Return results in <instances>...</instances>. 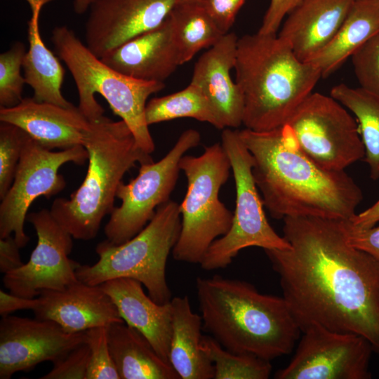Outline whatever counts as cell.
Wrapping results in <instances>:
<instances>
[{
    "label": "cell",
    "instance_id": "28",
    "mask_svg": "<svg viewBox=\"0 0 379 379\" xmlns=\"http://www.w3.org/2000/svg\"><path fill=\"white\" fill-rule=\"evenodd\" d=\"M331 96L355 117L364 147V160L372 180L379 178V98L361 88L345 84L334 86Z\"/></svg>",
    "mask_w": 379,
    "mask_h": 379
},
{
    "label": "cell",
    "instance_id": "18",
    "mask_svg": "<svg viewBox=\"0 0 379 379\" xmlns=\"http://www.w3.org/2000/svg\"><path fill=\"white\" fill-rule=\"evenodd\" d=\"M38 298L35 317L53 321L69 333L124 321L100 285L79 280L62 290L44 291Z\"/></svg>",
    "mask_w": 379,
    "mask_h": 379
},
{
    "label": "cell",
    "instance_id": "20",
    "mask_svg": "<svg viewBox=\"0 0 379 379\" xmlns=\"http://www.w3.org/2000/svg\"><path fill=\"white\" fill-rule=\"evenodd\" d=\"M129 77L163 82L181 64L168 17L157 27L120 45L100 58Z\"/></svg>",
    "mask_w": 379,
    "mask_h": 379
},
{
    "label": "cell",
    "instance_id": "8",
    "mask_svg": "<svg viewBox=\"0 0 379 379\" xmlns=\"http://www.w3.org/2000/svg\"><path fill=\"white\" fill-rule=\"evenodd\" d=\"M187 187L180 204L181 230L173 251L175 260L201 264L211 244L230 229L233 212L219 199L230 177L231 164L220 142L205 147L199 156L180 161Z\"/></svg>",
    "mask_w": 379,
    "mask_h": 379
},
{
    "label": "cell",
    "instance_id": "42",
    "mask_svg": "<svg viewBox=\"0 0 379 379\" xmlns=\"http://www.w3.org/2000/svg\"><path fill=\"white\" fill-rule=\"evenodd\" d=\"M95 0H74V11L77 14L84 13Z\"/></svg>",
    "mask_w": 379,
    "mask_h": 379
},
{
    "label": "cell",
    "instance_id": "23",
    "mask_svg": "<svg viewBox=\"0 0 379 379\" xmlns=\"http://www.w3.org/2000/svg\"><path fill=\"white\" fill-rule=\"evenodd\" d=\"M170 302V364L180 379H214L213 364L201 348V316L193 312L187 295L174 297Z\"/></svg>",
    "mask_w": 379,
    "mask_h": 379
},
{
    "label": "cell",
    "instance_id": "40",
    "mask_svg": "<svg viewBox=\"0 0 379 379\" xmlns=\"http://www.w3.org/2000/svg\"><path fill=\"white\" fill-rule=\"evenodd\" d=\"M39 303V298H27L0 290V315L4 317L12 312L23 310H35Z\"/></svg>",
    "mask_w": 379,
    "mask_h": 379
},
{
    "label": "cell",
    "instance_id": "33",
    "mask_svg": "<svg viewBox=\"0 0 379 379\" xmlns=\"http://www.w3.org/2000/svg\"><path fill=\"white\" fill-rule=\"evenodd\" d=\"M90 360L86 379H120L112 359L107 335V326L86 330Z\"/></svg>",
    "mask_w": 379,
    "mask_h": 379
},
{
    "label": "cell",
    "instance_id": "25",
    "mask_svg": "<svg viewBox=\"0 0 379 379\" xmlns=\"http://www.w3.org/2000/svg\"><path fill=\"white\" fill-rule=\"evenodd\" d=\"M378 32L379 0H354L333 39L307 62L326 77Z\"/></svg>",
    "mask_w": 379,
    "mask_h": 379
},
{
    "label": "cell",
    "instance_id": "43",
    "mask_svg": "<svg viewBox=\"0 0 379 379\" xmlns=\"http://www.w3.org/2000/svg\"><path fill=\"white\" fill-rule=\"evenodd\" d=\"M53 0H26L30 6L32 13L40 12L44 5L52 1Z\"/></svg>",
    "mask_w": 379,
    "mask_h": 379
},
{
    "label": "cell",
    "instance_id": "4",
    "mask_svg": "<svg viewBox=\"0 0 379 379\" xmlns=\"http://www.w3.org/2000/svg\"><path fill=\"white\" fill-rule=\"evenodd\" d=\"M234 69L244 96L243 124L255 131L284 125L322 77L276 34L258 32L238 39Z\"/></svg>",
    "mask_w": 379,
    "mask_h": 379
},
{
    "label": "cell",
    "instance_id": "12",
    "mask_svg": "<svg viewBox=\"0 0 379 379\" xmlns=\"http://www.w3.org/2000/svg\"><path fill=\"white\" fill-rule=\"evenodd\" d=\"M83 145L52 151L47 149L28 134L22 150L13 183L0 204V238L12 235L20 248L29 237L24 230L27 211L39 197L47 199L60 192L66 185L59 174L65 164L82 165L88 161Z\"/></svg>",
    "mask_w": 379,
    "mask_h": 379
},
{
    "label": "cell",
    "instance_id": "17",
    "mask_svg": "<svg viewBox=\"0 0 379 379\" xmlns=\"http://www.w3.org/2000/svg\"><path fill=\"white\" fill-rule=\"evenodd\" d=\"M238 37L227 33L195 63L191 84L199 88L208 100L220 129L238 128L243 124L244 96L232 78Z\"/></svg>",
    "mask_w": 379,
    "mask_h": 379
},
{
    "label": "cell",
    "instance_id": "37",
    "mask_svg": "<svg viewBox=\"0 0 379 379\" xmlns=\"http://www.w3.org/2000/svg\"><path fill=\"white\" fill-rule=\"evenodd\" d=\"M246 0H201L218 29L227 34Z\"/></svg>",
    "mask_w": 379,
    "mask_h": 379
},
{
    "label": "cell",
    "instance_id": "36",
    "mask_svg": "<svg viewBox=\"0 0 379 379\" xmlns=\"http://www.w3.org/2000/svg\"><path fill=\"white\" fill-rule=\"evenodd\" d=\"M343 225L348 243L367 253L379 263V225L361 228L350 220H343Z\"/></svg>",
    "mask_w": 379,
    "mask_h": 379
},
{
    "label": "cell",
    "instance_id": "5",
    "mask_svg": "<svg viewBox=\"0 0 379 379\" xmlns=\"http://www.w3.org/2000/svg\"><path fill=\"white\" fill-rule=\"evenodd\" d=\"M83 145L88 156L84 181L69 199H55L50 211L73 238L88 241L97 236L102 220L114 209L117 191L126 173L138 163L153 160L123 120L105 116L90 121Z\"/></svg>",
    "mask_w": 379,
    "mask_h": 379
},
{
    "label": "cell",
    "instance_id": "13",
    "mask_svg": "<svg viewBox=\"0 0 379 379\" xmlns=\"http://www.w3.org/2000/svg\"><path fill=\"white\" fill-rule=\"evenodd\" d=\"M27 220L34 227L37 244L27 263L4 274L3 283L9 293L34 298L44 291L62 290L78 281L76 271L81 264L69 258L72 236L50 210L30 213Z\"/></svg>",
    "mask_w": 379,
    "mask_h": 379
},
{
    "label": "cell",
    "instance_id": "7",
    "mask_svg": "<svg viewBox=\"0 0 379 379\" xmlns=\"http://www.w3.org/2000/svg\"><path fill=\"white\" fill-rule=\"evenodd\" d=\"M180 230V204L168 200L130 240L119 245L107 239L99 243L95 249L98 260L93 265H81L76 271L77 278L90 285L131 278L142 284L154 301L166 304L172 298L166 277V262Z\"/></svg>",
    "mask_w": 379,
    "mask_h": 379
},
{
    "label": "cell",
    "instance_id": "32",
    "mask_svg": "<svg viewBox=\"0 0 379 379\" xmlns=\"http://www.w3.org/2000/svg\"><path fill=\"white\" fill-rule=\"evenodd\" d=\"M27 133L15 125L0 124V199L10 189Z\"/></svg>",
    "mask_w": 379,
    "mask_h": 379
},
{
    "label": "cell",
    "instance_id": "11",
    "mask_svg": "<svg viewBox=\"0 0 379 379\" xmlns=\"http://www.w3.org/2000/svg\"><path fill=\"white\" fill-rule=\"evenodd\" d=\"M285 124L300 149L326 169L345 171L364 158L356 119L331 96L312 93Z\"/></svg>",
    "mask_w": 379,
    "mask_h": 379
},
{
    "label": "cell",
    "instance_id": "10",
    "mask_svg": "<svg viewBox=\"0 0 379 379\" xmlns=\"http://www.w3.org/2000/svg\"><path fill=\"white\" fill-rule=\"evenodd\" d=\"M200 142L198 131H185L161 159L140 164L135 178L120 183L117 197L121 204L114 208L105 227L109 242L119 245L130 240L152 220L157 208L170 200L181 171V158Z\"/></svg>",
    "mask_w": 379,
    "mask_h": 379
},
{
    "label": "cell",
    "instance_id": "1",
    "mask_svg": "<svg viewBox=\"0 0 379 379\" xmlns=\"http://www.w3.org/2000/svg\"><path fill=\"white\" fill-rule=\"evenodd\" d=\"M288 249H265L301 332L311 327L365 338L379 354V263L350 245L343 220L283 219Z\"/></svg>",
    "mask_w": 379,
    "mask_h": 379
},
{
    "label": "cell",
    "instance_id": "39",
    "mask_svg": "<svg viewBox=\"0 0 379 379\" xmlns=\"http://www.w3.org/2000/svg\"><path fill=\"white\" fill-rule=\"evenodd\" d=\"M20 247L11 235L0 238V272L4 274L15 270L24 265L22 261Z\"/></svg>",
    "mask_w": 379,
    "mask_h": 379
},
{
    "label": "cell",
    "instance_id": "19",
    "mask_svg": "<svg viewBox=\"0 0 379 379\" xmlns=\"http://www.w3.org/2000/svg\"><path fill=\"white\" fill-rule=\"evenodd\" d=\"M0 121L17 126L49 150L83 145L90 124L78 107H63L33 98H23L14 107H0Z\"/></svg>",
    "mask_w": 379,
    "mask_h": 379
},
{
    "label": "cell",
    "instance_id": "22",
    "mask_svg": "<svg viewBox=\"0 0 379 379\" xmlns=\"http://www.w3.org/2000/svg\"><path fill=\"white\" fill-rule=\"evenodd\" d=\"M354 0H302L289 14L279 36L307 62L335 36Z\"/></svg>",
    "mask_w": 379,
    "mask_h": 379
},
{
    "label": "cell",
    "instance_id": "35",
    "mask_svg": "<svg viewBox=\"0 0 379 379\" xmlns=\"http://www.w3.org/2000/svg\"><path fill=\"white\" fill-rule=\"evenodd\" d=\"M90 347L86 342L76 346L54 361L53 368L41 379H86Z\"/></svg>",
    "mask_w": 379,
    "mask_h": 379
},
{
    "label": "cell",
    "instance_id": "34",
    "mask_svg": "<svg viewBox=\"0 0 379 379\" xmlns=\"http://www.w3.org/2000/svg\"><path fill=\"white\" fill-rule=\"evenodd\" d=\"M350 58L359 88L379 98V32Z\"/></svg>",
    "mask_w": 379,
    "mask_h": 379
},
{
    "label": "cell",
    "instance_id": "24",
    "mask_svg": "<svg viewBox=\"0 0 379 379\" xmlns=\"http://www.w3.org/2000/svg\"><path fill=\"white\" fill-rule=\"evenodd\" d=\"M107 335L120 379H180L146 337L124 321L108 325Z\"/></svg>",
    "mask_w": 379,
    "mask_h": 379
},
{
    "label": "cell",
    "instance_id": "15",
    "mask_svg": "<svg viewBox=\"0 0 379 379\" xmlns=\"http://www.w3.org/2000/svg\"><path fill=\"white\" fill-rule=\"evenodd\" d=\"M86 332L69 333L53 321L8 315L0 321V378L53 363L86 342Z\"/></svg>",
    "mask_w": 379,
    "mask_h": 379
},
{
    "label": "cell",
    "instance_id": "41",
    "mask_svg": "<svg viewBox=\"0 0 379 379\" xmlns=\"http://www.w3.org/2000/svg\"><path fill=\"white\" fill-rule=\"evenodd\" d=\"M350 222L361 228H368L379 222V199L369 208L360 213H356Z\"/></svg>",
    "mask_w": 379,
    "mask_h": 379
},
{
    "label": "cell",
    "instance_id": "6",
    "mask_svg": "<svg viewBox=\"0 0 379 379\" xmlns=\"http://www.w3.org/2000/svg\"><path fill=\"white\" fill-rule=\"evenodd\" d=\"M51 41L55 52L69 69L79 93V109L90 121L104 117L105 110L95 100L99 93L114 114L131 131L138 146L148 154L155 145L145 119L149 95L164 88V82L138 79L121 73L95 55L73 30L55 27Z\"/></svg>",
    "mask_w": 379,
    "mask_h": 379
},
{
    "label": "cell",
    "instance_id": "29",
    "mask_svg": "<svg viewBox=\"0 0 379 379\" xmlns=\"http://www.w3.org/2000/svg\"><path fill=\"white\" fill-rule=\"evenodd\" d=\"M178 118L195 119L220 129L208 100L199 88L191 83L180 91L152 98L146 105L148 126Z\"/></svg>",
    "mask_w": 379,
    "mask_h": 379
},
{
    "label": "cell",
    "instance_id": "30",
    "mask_svg": "<svg viewBox=\"0 0 379 379\" xmlns=\"http://www.w3.org/2000/svg\"><path fill=\"white\" fill-rule=\"evenodd\" d=\"M201 348L213 363L214 379H267L272 372L270 361L224 348L211 335H203Z\"/></svg>",
    "mask_w": 379,
    "mask_h": 379
},
{
    "label": "cell",
    "instance_id": "2",
    "mask_svg": "<svg viewBox=\"0 0 379 379\" xmlns=\"http://www.w3.org/2000/svg\"><path fill=\"white\" fill-rule=\"evenodd\" d=\"M239 136L253 159V175L272 218L310 216L350 220L363 199L345 171L326 169L299 147L287 124L267 131L248 128Z\"/></svg>",
    "mask_w": 379,
    "mask_h": 379
},
{
    "label": "cell",
    "instance_id": "14",
    "mask_svg": "<svg viewBox=\"0 0 379 379\" xmlns=\"http://www.w3.org/2000/svg\"><path fill=\"white\" fill-rule=\"evenodd\" d=\"M295 353L277 379H368L372 345L354 333L311 327L302 332Z\"/></svg>",
    "mask_w": 379,
    "mask_h": 379
},
{
    "label": "cell",
    "instance_id": "26",
    "mask_svg": "<svg viewBox=\"0 0 379 379\" xmlns=\"http://www.w3.org/2000/svg\"><path fill=\"white\" fill-rule=\"evenodd\" d=\"M39 15V12L32 13L28 22L29 48L22 64L26 84L32 88V98L36 101L73 107L74 105L64 98L61 91L65 71L41 36Z\"/></svg>",
    "mask_w": 379,
    "mask_h": 379
},
{
    "label": "cell",
    "instance_id": "27",
    "mask_svg": "<svg viewBox=\"0 0 379 379\" xmlns=\"http://www.w3.org/2000/svg\"><path fill=\"white\" fill-rule=\"evenodd\" d=\"M181 64L215 45L223 35L201 0H180L168 15Z\"/></svg>",
    "mask_w": 379,
    "mask_h": 379
},
{
    "label": "cell",
    "instance_id": "9",
    "mask_svg": "<svg viewBox=\"0 0 379 379\" xmlns=\"http://www.w3.org/2000/svg\"><path fill=\"white\" fill-rule=\"evenodd\" d=\"M220 143L231 164L236 188V206L230 229L215 239L200 264L206 271L223 269L244 248L288 249L289 243L270 225L253 175V157L238 130L224 128Z\"/></svg>",
    "mask_w": 379,
    "mask_h": 379
},
{
    "label": "cell",
    "instance_id": "3",
    "mask_svg": "<svg viewBox=\"0 0 379 379\" xmlns=\"http://www.w3.org/2000/svg\"><path fill=\"white\" fill-rule=\"evenodd\" d=\"M196 288L203 329L226 350L270 361L293 349L301 331L283 297L220 275L198 277Z\"/></svg>",
    "mask_w": 379,
    "mask_h": 379
},
{
    "label": "cell",
    "instance_id": "16",
    "mask_svg": "<svg viewBox=\"0 0 379 379\" xmlns=\"http://www.w3.org/2000/svg\"><path fill=\"white\" fill-rule=\"evenodd\" d=\"M180 0H95L85 25L88 48L99 58L159 26Z\"/></svg>",
    "mask_w": 379,
    "mask_h": 379
},
{
    "label": "cell",
    "instance_id": "21",
    "mask_svg": "<svg viewBox=\"0 0 379 379\" xmlns=\"http://www.w3.org/2000/svg\"><path fill=\"white\" fill-rule=\"evenodd\" d=\"M100 286L110 296L126 324L145 336L157 354L169 363L171 302H156L144 292L142 284L131 278L112 279Z\"/></svg>",
    "mask_w": 379,
    "mask_h": 379
},
{
    "label": "cell",
    "instance_id": "31",
    "mask_svg": "<svg viewBox=\"0 0 379 379\" xmlns=\"http://www.w3.org/2000/svg\"><path fill=\"white\" fill-rule=\"evenodd\" d=\"M25 47L20 41L0 55V107H11L19 104L23 86L26 84L21 74Z\"/></svg>",
    "mask_w": 379,
    "mask_h": 379
},
{
    "label": "cell",
    "instance_id": "38",
    "mask_svg": "<svg viewBox=\"0 0 379 379\" xmlns=\"http://www.w3.org/2000/svg\"><path fill=\"white\" fill-rule=\"evenodd\" d=\"M302 0H271L258 31L261 34H277L286 15L296 8Z\"/></svg>",
    "mask_w": 379,
    "mask_h": 379
}]
</instances>
